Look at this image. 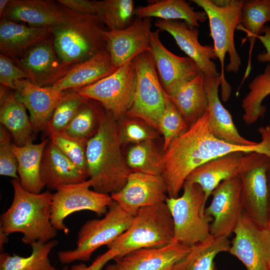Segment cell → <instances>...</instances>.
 I'll list each match as a JSON object with an SVG mask.
<instances>
[{"label":"cell","mask_w":270,"mask_h":270,"mask_svg":"<svg viewBox=\"0 0 270 270\" xmlns=\"http://www.w3.org/2000/svg\"><path fill=\"white\" fill-rule=\"evenodd\" d=\"M209 116L207 109L186 132L174 138L162 154L161 176L170 197H178L188 176L212 160L234 152L270 154V145L265 140L254 146H242L218 139L210 131Z\"/></svg>","instance_id":"obj_1"},{"label":"cell","mask_w":270,"mask_h":270,"mask_svg":"<svg viewBox=\"0 0 270 270\" xmlns=\"http://www.w3.org/2000/svg\"><path fill=\"white\" fill-rule=\"evenodd\" d=\"M106 110L100 116L95 134L88 140L86 150L88 179L93 190L112 194L126 184L132 172L122 156L118 128Z\"/></svg>","instance_id":"obj_2"},{"label":"cell","mask_w":270,"mask_h":270,"mask_svg":"<svg viewBox=\"0 0 270 270\" xmlns=\"http://www.w3.org/2000/svg\"><path fill=\"white\" fill-rule=\"evenodd\" d=\"M11 184L14 198L9 208L0 216V231L7 234H22V242L26 244L38 240H52L58 234L50 222L52 194L50 190L30 192L22 188L18 179H12Z\"/></svg>","instance_id":"obj_3"},{"label":"cell","mask_w":270,"mask_h":270,"mask_svg":"<svg viewBox=\"0 0 270 270\" xmlns=\"http://www.w3.org/2000/svg\"><path fill=\"white\" fill-rule=\"evenodd\" d=\"M64 8L65 22L50 28L54 50L63 63L73 66L106 50L104 25L97 15Z\"/></svg>","instance_id":"obj_4"},{"label":"cell","mask_w":270,"mask_h":270,"mask_svg":"<svg viewBox=\"0 0 270 270\" xmlns=\"http://www.w3.org/2000/svg\"><path fill=\"white\" fill-rule=\"evenodd\" d=\"M192 1L204 10L208 19L214 52L221 66L222 98L226 102L230 97L232 88L224 76V58L228 53L230 62L226 68V70L237 72L241 65V60L236 48L234 33L236 28L240 24L244 0H231L220 2L210 0Z\"/></svg>","instance_id":"obj_5"},{"label":"cell","mask_w":270,"mask_h":270,"mask_svg":"<svg viewBox=\"0 0 270 270\" xmlns=\"http://www.w3.org/2000/svg\"><path fill=\"white\" fill-rule=\"evenodd\" d=\"M174 236L172 218L164 202L140 209L130 226L107 246L119 258L138 249L165 246Z\"/></svg>","instance_id":"obj_6"},{"label":"cell","mask_w":270,"mask_h":270,"mask_svg":"<svg viewBox=\"0 0 270 270\" xmlns=\"http://www.w3.org/2000/svg\"><path fill=\"white\" fill-rule=\"evenodd\" d=\"M182 196L166 200L174 226L172 240L191 247L210 235L212 218L204 214L205 194L198 184L185 181Z\"/></svg>","instance_id":"obj_7"},{"label":"cell","mask_w":270,"mask_h":270,"mask_svg":"<svg viewBox=\"0 0 270 270\" xmlns=\"http://www.w3.org/2000/svg\"><path fill=\"white\" fill-rule=\"evenodd\" d=\"M134 216L113 200L102 218L88 220L82 226L74 249L58 252L60 262L66 264L77 260L88 261L97 249L108 246L123 234L130 226Z\"/></svg>","instance_id":"obj_8"},{"label":"cell","mask_w":270,"mask_h":270,"mask_svg":"<svg viewBox=\"0 0 270 270\" xmlns=\"http://www.w3.org/2000/svg\"><path fill=\"white\" fill-rule=\"evenodd\" d=\"M134 62L136 84L132 102L126 114L158 130L159 120L166 107V92L148 52L136 56Z\"/></svg>","instance_id":"obj_9"},{"label":"cell","mask_w":270,"mask_h":270,"mask_svg":"<svg viewBox=\"0 0 270 270\" xmlns=\"http://www.w3.org/2000/svg\"><path fill=\"white\" fill-rule=\"evenodd\" d=\"M136 78L134 58L110 75L92 84L74 90L82 96L100 102L116 119L126 114L131 106Z\"/></svg>","instance_id":"obj_10"},{"label":"cell","mask_w":270,"mask_h":270,"mask_svg":"<svg viewBox=\"0 0 270 270\" xmlns=\"http://www.w3.org/2000/svg\"><path fill=\"white\" fill-rule=\"evenodd\" d=\"M89 180L84 182L64 185L52 194L50 206V222L58 230L68 234L65 218L72 214L88 210L98 216L105 214L113 200L110 195L90 189Z\"/></svg>","instance_id":"obj_11"},{"label":"cell","mask_w":270,"mask_h":270,"mask_svg":"<svg viewBox=\"0 0 270 270\" xmlns=\"http://www.w3.org/2000/svg\"><path fill=\"white\" fill-rule=\"evenodd\" d=\"M270 164V158L257 152H234L212 160L194 169L186 181L199 184L206 202L222 181L256 166Z\"/></svg>","instance_id":"obj_12"},{"label":"cell","mask_w":270,"mask_h":270,"mask_svg":"<svg viewBox=\"0 0 270 270\" xmlns=\"http://www.w3.org/2000/svg\"><path fill=\"white\" fill-rule=\"evenodd\" d=\"M228 252L246 270H270V230L250 218L244 212L234 230Z\"/></svg>","instance_id":"obj_13"},{"label":"cell","mask_w":270,"mask_h":270,"mask_svg":"<svg viewBox=\"0 0 270 270\" xmlns=\"http://www.w3.org/2000/svg\"><path fill=\"white\" fill-rule=\"evenodd\" d=\"M240 176L226 180L213 190L212 200L204 214L212 218L210 232L216 237L228 238L233 233L243 212Z\"/></svg>","instance_id":"obj_14"},{"label":"cell","mask_w":270,"mask_h":270,"mask_svg":"<svg viewBox=\"0 0 270 270\" xmlns=\"http://www.w3.org/2000/svg\"><path fill=\"white\" fill-rule=\"evenodd\" d=\"M166 193L161 176L132 172L124 186L110 196L123 210L135 216L142 208L166 202Z\"/></svg>","instance_id":"obj_15"},{"label":"cell","mask_w":270,"mask_h":270,"mask_svg":"<svg viewBox=\"0 0 270 270\" xmlns=\"http://www.w3.org/2000/svg\"><path fill=\"white\" fill-rule=\"evenodd\" d=\"M15 62L28 76V80L42 87L53 86L74 66L64 64L58 58L52 36L31 48Z\"/></svg>","instance_id":"obj_16"},{"label":"cell","mask_w":270,"mask_h":270,"mask_svg":"<svg viewBox=\"0 0 270 270\" xmlns=\"http://www.w3.org/2000/svg\"><path fill=\"white\" fill-rule=\"evenodd\" d=\"M151 28L150 18H136L124 29L103 31L106 50L116 68L140 54L150 51Z\"/></svg>","instance_id":"obj_17"},{"label":"cell","mask_w":270,"mask_h":270,"mask_svg":"<svg viewBox=\"0 0 270 270\" xmlns=\"http://www.w3.org/2000/svg\"><path fill=\"white\" fill-rule=\"evenodd\" d=\"M160 30L151 32L148 52L162 88L168 93L177 84L192 79L201 71L190 58L178 56L169 51L160 41Z\"/></svg>","instance_id":"obj_18"},{"label":"cell","mask_w":270,"mask_h":270,"mask_svg":"<svg viewBox=\"0 0 270 270\" xmlns=\"http://www.w3.org/2000/svg\"><path fill=\"white\" fill-rule=\"evenodd\" d=\"M154 24L158 30H165L172 36L180 48L197 64L206 76H220L212 60L218 58L214 47L200 44L196 27L180 20L156 19Z\"/></svg>","instance_id":"obj_19"},{"label":"cell","mask_w":270,"mask_h":270,"mask_svg":"<svg viewBox=\"0 0 270 270\" xmlns=\"http://www.w3.org/2000/svg\"><path fill=\"white\" fill-rule=\"evenodd\" d=\"M14 92L16 100L22 104L30 113L34 132L44 130L47 122L65 91L52 86H38L28 79L17 80Z\"/></svg>","instance_id":"obj_20"},{"label":"cell","mask_w":270,"mask_h":270,"mask_svg":"<svg viewBox=\"0 0 270 270\" xmlns=\"http://www.w3.org/2000/svg\"><path fill=\"white\" fill-rule=\"evenodd\" d=\"M190 248L172 240L162 247L138 249L114 260L119 270H173Z\"/></svg>","instance_id":"obj_21"},{"label":"cell","mask_w":270,"mask_h":270,"mask_svg":"<svg viewBox=\"0 0 270 270\" xmlns=\"http://www.w3.org/2000/svg\"><path fill=\"white\" fill-rule=\"evenodd\" d=\"M270 164L242 172L241 200L243 212L260 226L267 228L270 218L267 172Z\"/></svg>","instance_id":"obj_22"},{"label":"cell","mask_w":270,"mask_h":270,"mask_svg":"<svg viewBox=\"0 0 270 270\" xmlns=\"http://www.w3.org/2000/svg\"><path fill=\"white\" fill-rule=\"evenodd\" d=\"M1 18L34 28H50L65 22L66 10L50 0H12Z\"/></svg>","instance_id":"obj_23"},{"label":"cell","mask_w":270,"mask_h":270,"mask_svg":"<svg viewBox=\"0 0 270 270\" xmlns=\"http://www.w3.org/2000/svg\"><path fill=\"white\" fill-rule=\"evenodd\" d=\"M220 76L205 78L204 88L209 112V127L218 139L238 146H252L258 142L248 140L238 132L232 116L224 106L218 97Z\"/></svg>","instance_id":"obj_24"},{"label":"cell","mask_w":270,"mask_h":270,"mask_svg":"<svg viewBox=\"0 0 270 270\" xmlns=\"http://www.w3.org/2000/svg\"><path fill=\"white\" fill-rule=\"evenodd\" d=\"M40 174L44 186L56 190L62 186L84 182L88 177L51 141L44 148Z\"/></svg>","instance_id":"obj_25"},{"label":"cell","mask_w":270,"mask_h":270,"mask_svg":"<svg viewBox=\"0 0 270 270\" xmlns=\"http://www.w3.org/2000/svg\"><path fill=\"white\" fill-rule=\"evenodd\" d=\"M50 36V28H34L1 18L0 54L15 62L31 48Z\"/></svg>","instance_id":"obj_26"},{"label":"cell","mask_w":270,"mask_h":270,"mask_svg":"<svg viewBox=\"0 0 270 270\" xmlns=\"http://www.w3.org/2000/svg\"><path fill=\"white\" fill-rule=\"evenodd\" d=\"M205 78L204 74L200 72L194 78L180 83L166 93L189 126L201 118L208 109Z\"/></svg>","instance_id":"obj_27"},{"label":"cell","mask_w":270,"mask_h":270,"mask_svg":"<svg viewBox=\"0 0 270 270\" xmlns=\"http://www.w3.org/2000/svg\"><path fill=\"white\" fill-rule=\"evenodd\" d=\"M107 50H102L90 59L74 65L68 72L52 86L65 91L92 84L116 70Z\"/></svg>","instance_id":"obj_28"},{"label":"cell","mask_w":270,"mask_h":270,"mask_svg":"<svg viewBox=\"0 0 270 270\" xmlns=\"http://www.w3.org/2000/svg\"><path fill=\"white\" fill-rule=\"evenodd\" d=\"M0 86V122L11 134L14 144L23 146L32 142L34 130L25 106L16 98L14 92Z\"/></svg>","instance_id":"obj_29"},{"label":"cell","mask_w":270,"mask_h":270,"mask_svg":"<svg viewBox=\"0 0 270 270\" xmlns=\"http://www.w3.org/2000/svg\"><path fill=\"white\" fill-rule=\"evenodd\" d=\"M48 140L34 144L18 146L13 143V150L18 161V174L20 184L27 191L40 194L44 187L40 177V165L44 148Z\"/></svg>","instance_id":"obj_30"},{"label":"cell","mask_w":270,"mask_h":270,"mask_svg":"<svg viewBox=\"0 0 270 270\" xmlns=\"http://www.w3.org/2000/svg\"><path fill=\"white\" fill-rule=\"evenodd\" d=\"M135 16L138 18H156L162 20H183L188 24L198 27L207 16L204 12H197L184 0L154 1L144 6L136 8Z\"/></svg>","instance_id":"obj_31"},{"label":"cell","mask_w":270,"mask_h":270,"mask_svg":"<svg viewBox=\"0 0 270 270\" xmlns=\"http://www.w3.org/2000/svg\"><path fill=\"white\" fill-rule=\"evenodd\" d=\"M230 242L228 238L212 234L190 247L186 256L173 270H216L214 258L222 252H228Z\"/></svg>","instance_id":"obj_32"},{"label":"cell","mask_w":270,"mask_h":270,"mask_svg":"<svg viewBox=\"0 0 270 270\" xmlns=\"http://www.w3.org/2000/svg\"><path fill=\"white\" fill-rule=\"evenodd\" d=\"M58 244L55 240L47 242L36 241L30 244L32 252L26 257L2 252L0 255V270H56L48 255Z\"/></svg>","instance_id":"obj_33"},{"label":"cell","mask_w":270,"mask_h":270,"mask_svg":"<svg viewBox=\"0 0 270 270\" xmlns=\"http://www.w3.org/2000/svg\"><path fill=\"white\" fill-rule=\"evenodd\" d=\"M270 22V0H244L242 6L240 24L246 33L250 42L248 64L242 82L248 76L250 72L251 56L254 41L261 34L264 24Z\"/></svg>","instance_id":"obj_34"},{"label":"cell","mask_w":270,"mask_h":270,"mask_svg":"<svg viewBox=\"0 0 270 270\" xmlns=\"http://www.w3.org/2000/svg\"><path fill=\"white\" fill-rule=\"evenodd\" d=\"M248 88L250 90L242 103L244 112L242 120L248 125L254 123L266 112L262 103L270 94V64L266 66L262 73L254 78Z\"/></svg>","instance_id":"obj_35"},{"label":"cell","mask_w":270,"mask_h":270,"mask_svg":"<svg viewBox=\"0 0 270 270\" xmlns=\"http://www.w3.org/2000/svg\"><path fill=\"white\" fill-rule=\"evenodd\" d=\"M97 15L108 30L129 26L134 20V2L132 0H96Z\"/></svg>","instance_id":"obj_36"},{"label":"cell","mask_w":270,"mask_h":270,"mask_svg":"<svg viewBox=\"0 0 270 270\" xmlns=\"http://www.w3.org/2000/svg\"><path fill=\"white\" fill-rule=\"evenodd\" d=\"M161 154L152 140L135 144L128 151L126 162L132 172L161 176L162 173Z\"/></svg>","instance_id":"obj_37"},{"label":"cell","mask_w":270,"mask_h":270,"mask_svg":"<svg viewBox=\"0 0 270 270\" xmlns=\"http://www.w3.org/2000/svg\"><path fill=\"white\" fill-rule=\"evenodd\" d=\"M90 100L72 89L66 92L54 108L44 130L51 131H63L69 124L80 108Z\"/></svg>","instance_id":"obj_38"},{"label":"cell","mask_w":270,"mask_h":270,"mask_svg":"<svg viewBox=\"0 0 270 270\" xmlns=\"http://www.w3.org/2000/svg\"><path fill=\"white\" fill-rule=\"evenodd\" d=\"M50 141L88 176L86 150L88 140L74 137L62 131L48 132Z\"/></svg>","instance_id":"obj_39"},{"label":"cell","mask_w":270,"mask_h":270,"mask_svg":"<svg viewBox=\"0 0 270 270\" xmlns=\"http://www.w3.org/2000/svg\"><path fill=\"white\" fill-rule=\"evenodd\" d=\"M89 101L80 108L69 124L62 132L70 136L87 140L95 134L100 114H98L96 110Z\"/></svg>","instance_id":"obj_40"},{"label":"cell","mask_w":270,"mask_h":270,"mask_svg":"<svg viewBox=\"0 0 270 270\" xmlns=\"http://www.w3.org/2000/svg\"><path fill=\"white\" fill-rule=\"evenodd\" d=\"M189 127L177 108L166 96L165 109L158 122V130L164 136V152L174 138L186 132Z\"/></svg>","instance_id":"obj_41"},{"label":"cell","mask_w":270,"mask_h":270,"mask_svg":"<svg viewBox=\"0 0 270 270\" xmlns=\"http://www.w3.org/2000/svg\"><path fill=\"white\" fill-rule=\"evenodd\" d=\"M121 143L135 144L154 139L156 134L152 128L143 120L130 118L122 123L118 128Z\"/></svg>","instance_id":"obj_42"},{"label":"cell","mask_w":270,"mask_h":270,"mask_svg":"<svg viewBox=\"0 0 270 270\" xmlns=\"http://www.w3.org/2000/svg\"><path fill=\"white\" fill-rule=\"evenodd\" d=\"M12 136L4 126L0 128V174L20 180L18 161L13 150Z\"/></svg>","instance_id":"obj_43"},{"label":"cell","mask_w":270,"mask_h":270,"mask_svg":"<svg viewBox=\"0 0 270 270\" xmlns=\"http://www.w3.org/2000/svg\"><path fill=\"white\" fill-rule=\"evenodd\" d=\"M28 79L26 74L20 68L13 60L0 54V84L14 90V82L18 80Z\"/></svg>","instance_id":"obj_44"},{"label":"cell","mask_w":270,"mask_h":270,"mask_svg":"<svg viewBox=\"0 0 270 270\" xmlns=\"http://www.w3.org/2000/svg\"><path fill=\"white\" fill-rule=\"evenodd\" d=\"M56 2L63 6L75 12L83 14L96 15V0H58Z\"/></svg>","instance_id":"obj_45"},{"label":"cell","mask_w":270,"mask_h":270,"mask_svg":"<svg viewBox=\"0 0 270 270\" xmlns=\"http://www.w3.org/2000/svg\"><path fill=\"white\" fill-rule=\"evenodd\" d=\"M118 255V252L112 248L98 256L90 266L84 264H75L70 270H102L106 264L111 260H114Z\"/></svg>","instance_id":"obj_46"},{"label":"cell","mask_w":270,"mask_h":270,"mask_svg":"<svg viewBox=\"0 0 270 270\" xmlns=\"http://www.w3.org/2000/svg\"><path fill=\"white\" fill-rule=\"evenodd\" d=\"M262 43L266 49V52L260 53L256 59L260 62H270V26L265 25L260 34L256 36Z\"/></svg>","instance_id":"obj_47"},{"label":"cell","mask_w":270,"mask_h":270,"mask_svg":"<svg viewBox=\"0 0 270 270\" xmlns=\"http://www.w3.org/2000/svg\"><path fill=\"white\" fill-rule=\"evenodd\" d=\"M10 0H0V16L2 18L3 14Z\"/></svg>","instance_id":"obj_48"},{"label":"cell","mask_w":270,"mask_h":270,"mask_svg":"<svg viewBox=\"0 0 270 270\" xmlns=\"http://www.w3.org/2000/svg\"><path fill=\"white\" fill-rule=\"evenodd\" d=\"M8 235L2 231H0V249L3 248L4 244L8 241Z\"/></svg>","instance_id":"obj_49"},{"label":"cell","mask_w":270,"mask_h":270,"mask_svg":"<svg viewBox=\"0 0 270 270\" xmlns=\"http://www.w3.org/2000/svg\"><path fill=\"white\" fill-rule=\"evenodd\" d=\"M267 182H268V208L270 212V168L268 170V172H267Z\"/></svg>","instance_id":"obj_50"},{"label":"cell","mask_w":270,"mask_h":270,"mask_svg":"<svg viewBox=\"0 0 270 270\" xmlns=\"http://www.w3.org/2000/svg\"><path fill=\"white\" fill-rule=\"evenodd\" d=\"M105 270H119V269L116 264L114 263L108 265L106 266Z\"/></svg>","instance_id":"obj_51"},{"label":"cell","mask_w":270,"mask_h":270,"mask_svg":"<svg viewBox=\"0 0 270 270\" xmlns=\"http://www.w3.org/2000/svg\"><path fill=\"white\" fill-rule=\"evenodd\" d=\"M267 228H268L270 230V218L269 222H268Z\"/></svg>","instance_id":"obj_52"},{"label":"cell","mask_w":270,"mask_h":270,"mask_svg":"<svg viewBox=\"0 0 270 270\" xmlns=\"http://www.w3.org/2000/svg\"><path fill=\"white\" fill-rule=\"evenodd\" d=\"M62 270H68V267L65 266Z\"/></svg>","instance_id":"obj_53"}]
</instances>
